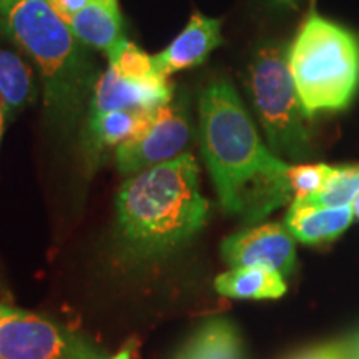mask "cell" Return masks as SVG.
Masks as SVG:
<instances>
[{
    "label": "cell",
    "instance_id": "obj_5",
    "mask_svg": "<svg viewBox=\"0 0 359 359\" xmlns=\"http://www.w3.org/2000/svg\"><path fill=\"white\" fill-rule=\"evenodd\" d=\"M245 85L271 150L291 158L311 154L309 118L291 77L288 45L278 40L259 45L251 55Z\"/></svg>",
    "mask_w": 359,
    "mask_h": 359
},
{
    "label": "cell",
    "instance_id": "obj_21",
    "mask_svg": "<svg viewBox=\"0 0 359 359\" xmlns=\"http://www.w3.org/2000/svg\"><path fill=\"white\" fill-rule=\"evenodd\" d=\"M47 2L50 4L53 11H55L62 19L67 20L70 19L72 15H75V13L82 11V8L90 6L92 2H95V0H47Z\"/></svg>",
    "mask_w": 359,
    "mask_h": 359
},
{
    "label": "cell",
    "instance_id": "obj_19",
    "mask_svg": "<svg viewBox=\"0 0 359 359\" xmlns=\"http://www.w3.org/2000/svg\"><path fill=\"white\" fill-rule=\"evenodd\" d=\"M109 65L125 79H147L156 74L151 57L127 40L109 57Z\"/></svg>",
    "mask_w": 359,
    "mask_h": 359
},
{
    "label": "cell",
    "instance_id": "obj_4",
    "mask_svg": "<svg viewBox=\"0 0 359 359\" xmlns=\"http://www.w3.org/2000/svg\"><path fill=\"white\" fill-rule=\"evenodd\" d=\"M288 65L309 120L341 111L359 90V39L346 27L311 12L288 47Z\"/></svg>",
    "mask_w": 359,
    "mask_h": 359
},
{
    "label": "cell",
    "instance_id": "obj_25",
    "mask_svg": "<svg viewBox=\"0 0 359 359\" xmlns=\"http://www.w3.org/2000/svg\"><path fill=\"white\" fill-rule=\"evenodd\" d=\"M271 2L276 6H298L302 0H271Z\"/></svg>",
    "mask_w": 359,
    "mask_h": 359
},
{
    "label": "cell",
    "instance_id": "obj_23",
    "mask_svg": "<svg viewBox=\"0 0 359 359\" xmlns=\"http://www.w3.org/2000/svg\"><path fill=\"white\" fill-rule=\"evenodd\" d=\"M110 359H133V346L132 344H127L123 349H120L115 356H111Z\"/></svg>",
    "mask_w": 359,
    "mask_h": 359
},
{
    "label": "cell",
    "instance_id": "obj_1",
    "mask_svg": "<svg viewBox=\"0 0 359 359\" xmlns=\"http://www.w3.org/2000/svg\"><path fill=\"white\" fill-rule=\"evenodd\" d=\"M201 154L226 213L259 222L293 198L290 165L264 145L230 80L200 95Z\"/></svg>",
    "mask_w": 359,
    "mask_h": 359
},
{
    "label": "cell",
    "instance_id": "obj_6",
    "mask_svg": "<svg viewBox=\"0 0 359 359\" xmlns=\"http://www.w3.org/2000/svg\"><path fill=\"white\" fill-rule=\"evenodd\" d=\"M0 359H110L103 349L55 321L6 304Z\"/></svg>",
    "mask_w": 359,
    "mask_h": 359
},
{
    "label": "cell",
    "instance_id": "obj_15",
    "mask_svg": "<svg viewBox=\"0 0 359 359\" xmlns=\"http://www.w3.org/2000/svg\"><path fill=\"white\" fill-rule=\"evenodd\" d=\"M37 98V85L29 64L19 53L0 50V100L7 116L17 115Z\"/></svg>",
    "mask_w": 359,
    "mask_h": 359
},
{
    "label": "cell",
    "instance_id": "obj_10",
    "mask_svg": "<svg viewBox=\"0 0 359 359\" xmlns=\"http://www.w3.org/2000/svg\"><path fill=\"white\" fill-rule=\"evenodd\" d=\"M222 43V20L203 13H193L182 34H178L167 48L151 57L154 69L165 79L178 72L195 69Z\"/></svg>",
    "mask_w": 359,
    "mask_h": 359
},
{
    "label": "cell",
    "instance_id": "obj_7",
    "mask_svg": "<svg viewBox=\"0 0 359 359\" xmlns=\"http://www.w3.org/2000/svg\"><path fill=\"white\" fill-rule=\"evenodd\" d=\"M190 140L188 100L185 95L173 97L151 114L140 132L116 147V167L130 177L187 154Z\"/></svg>",
    "mask_w": 359,
    "mask_h": 359
},
{
    "label": "cell",
    "instance_id": "obj_9",
    "mask_svg": "<svg viewBox=\"0 0 359 359\" xmlns=\"http://www.w3.org/2000/svg\"><path fill=\"white\" fill-rule=\"evenodd\" d=\"M173 97V87L160 74L147 79H125L109 65L93 88L90 115L111 110H156Z\"/></svg>",
    "mask_w": 359,
    "mask_h": 359
},
{
    "label": "cell",
    "instance_id": "obj_11",
    "mask_svg": "<svg viewBox=\"0 0 359 359\" xmlns=\"http://www.w3.org/2000/svg\"><path fill=\"white\" fill-rule=\"evenodd\" d=\"M354 218L353 206H316L293 200L285 218V226L294 240L306 245L333 241L349 228Z\"/></svg>",
    "mask_w": 359,
    "mask_h": 359
},
{
    "label": "cell",
    "instance_id": "obj_20",
    "mask_svg": "<svg viewBox=\"0 0 359 359\" xmlns=\"http://www.w3.org/2000/svg\"><path fill=\"white\" fill-rule=\"evenodd\" d=\"M344 356L343 343H330L299 351L290 359H341Z\"/></svg>",
    "mask_w": 359,
    "mask_h": 359
},
{
    "label": "cell",
    "instance_id": "obj_24",
    "mask_svg": "<svg viewBox=\"0 0 359 359\" xmlns=\"http://www.w3.org/2000/svg\"><path fill=\"white\" fill-rule=\"evenodd\" d=\"M7 115H6V109H4V103L0 100V138H2V132H4V122H6Z\"/></svg>",
    "mask_w": 359,
    "mask_h": 359
},
{
    "label": "cell",
    "instance_id": "obj_26",
    "mask_svg": "<svg viewBox=\"0 0 359 359\" xmlns=\"http://www.w3.org/2000/svg\"><path fill=\"white\" fill-rule=\"evenodd\" d=\"M353 206V213H354V218L359 219V195L354 198V201L351 203Z\"/></svg>",
    "mask_w": 359,
    "mask_h": 359
},
{
    "label": "cell",
    "instance_id": "obj_16",
    "mask_svg": "<svg viewBox=\"0 0 359 359\" xmlns=\"http://www.w3.org/2000/svg\"><path fill=\"white\" fill-rule=\"evenodd\" d=\"M155 110H111L100 115H90L88 147L93 151L118 147L135 133L140 132Z\"/></svg>",
    "mask_w": 359,
    "mask_h": 359
},
{
    "label": "cell",
    "instance_id": "obj_17",
    "mask_svg": "<svg viewBox=\"0 0 359 359\" xmlns=\"http://www.w3.org/2000/svg\"><path fill=\"white\" fill-rule=\"evenodd\" d=\"M359 195V167H334L330 180L316 195L303 200L316 206H346Z\"/></svg>",
    "mask_w": 359,
    "mask_h": 359
},
{
    "label": "cell",
    "instance_id": "obj_2",
    "mask_svg": "<svg viewBox=\"0 0 359 359\" xmlns=\"http://www.w3.org/2000/svg\"><path fill=\"white\" fill-rule=\"evenodd\" d=\"M208 212L198 163L190 151L130 175L116 195L120 235L140 258L160 257L187 243L205 226Z\"/></svg>",
    "mask_w": 359,
    "mask_h": 359
},
{
    "label": "cell",
    "instance_id": "obj_14",
    "mask_svg": "<svg viewBox=\"0 0 359 359\" xmlns=\"http://www.w3.org/2000/svg\"><path fill=\"white\" fill-rule=\"evenodd\" d=\"M173 359H245L243 343L231 321L215 318L205 323Z\"/></svg>",
    "mask_w": 359,
    "mask_h": 359
},
{
    "label": "cell",
    "instance_id": "obj_3",
    "mask_svg": "<svg viewBox=\"0 0 359 359\" xmlns=\"http://www.w3.org/2000/svg\"><path fill=\"white\" fill-rule=\"evenodd\" d=\"M0 29L37 64L45 107L55 118L82 109L93 65L82 42L47 0H0Z\"/></svg>",
    "mask_w": 359,
    "mask_h": 359
},
{
    "label": "cell",
    "instance_id": "obj_27",
    "mask_svg": "<svg viewBox=\"0 0 359 359\" xmlns=\"http://www.w3.org/2000/svg\"><path fill=\"white\" fill-rule=\"evenodd\" d=\"M341 359H354V358H351V356H349V354L346 353V349H344V356H343V358H341Z\"/></svg>",
    "mask_w": 359,
    "mask_h": 359
},
{
    "label": "cell",
    "instance_id": "obj_13",
    "mask_svg": "<svg viewBox=\"0 0 359 359\" xmlns=\"http://www.w3.org/2000/svg\"><path fill=\"white\" fill-rule=\"evenodd\" d=\"M215 290L236 299H278L286 293V283L275 269L241 266L218 275Z\"/></svg>",
    "mask_w": 359,
    "mask_h": 359
},
{
    "label": "cell",
    "instance_id": "obj_12",
    "mask_svg": "<svg viewBox=\"0 0 359 359\" xmlns=\"http://www.w3.org/2000/svg\"><path fill=\"white\" fill-rule=\"evenodd\" d=\"M65 22L80 42L103 52L107 58L125 42L116 0H95Z\"/></svg>",
    "mask_w": 359,
    "mask_h": 359
},
{
    "label": "cell",
    "instance_id": "obj_8",
    "mask_svg": "<svg viewBox=\"0 0 359 359\" xmlns=\"http://www.w3.org/2000/svg\"><path fill=\"white\" fill-rule=\"evenodd\" d=\"M224 262L231 268L259 266L291 273L296 262L294 238L280 223H264L230 235L222 245Z\"/></svg>",
    "mask_w": 359,
    "mask_h": 359
},
{
    "label": "cell",
    "instance_id": "obj_18",
    "mask_svg": "<svg viewBox=\"0 0 359 359\" xmlns=\"http://www.w3.org/2000/svg\"><path fill=\"white\" fill-rule=\"evenodd\" d=\"M334 167L326 163L296 165L288 170V182L293 200H306L323 190Z\"/></svg>",
    "mask_w": 359,
    "mask_h": 359
},
{
    "label": "cell",
    "instance_id": "obj_22",
    "mask_svg": "<svg viewBox=\"0 0 359 359\" xmlns=\"http://www.w3.org/2000/svg\"><path fill=\"white\" fill-rule=\"evenodd\" d=\"M343 346L346 349V353L354 359H359V331L353 333L349 338L343 341Z\"/></svg>",
    "mask_w": 359,
    "mask_h": 359
}]
</instances>
